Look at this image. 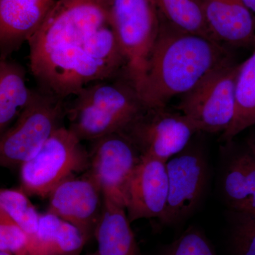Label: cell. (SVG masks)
Segmentation results:
<instances>
[{
	"mask_svg": "<svg viewBox=\"0 0 255 255\" xmlns=\"http://www.w3.org/2000/svg\"><path fill=\"white\" fill-rule=\"evenodd\" d=\"M114 38L109 0H58L28 41L38 88L65 100L105 80Z\"/></svg>",
	"mask_w": 255,
	"mask_h": 255,
	"instance_id": "6da1fadb",
	"label": "cell"
},
{
	"mask_svg": "<svg viewBox=\"0 0 255 255\" xmlns=\"http://www.w3.org/2000/svg\"><path fill=\"white\" fill-rule=\"evenodd\" d=\"M231 60L223 45L180 31L160 16L158 37L137 91L146 108L167 107Z\"/></svg>",
	"mask_w": 255,
	"mask_h": 255,
	"instance_id": "7a4b0ae2",
	"label": "cell"
},
{
	"mask_svg": "<svg viewBox=\"0 0 255 255\" xmlns=\"http://www.w3.org/2000/svg\"><path fill=\"white\" fill-rule=\"evenodd\" d=\"M75 97L66 117L69 130L81 141L122 132L146 109L126 74L90 84Z\"/></svg>",
	"mask_w": 255,
	"mask_h": 255,
	"instance_id": "3957f363",
	"label": "cell"
},
{
	"mask_svg": "<svg viewBox=\"0 0 255 255\" xmlns=\"http://www.w3.org/2000/svg\"><path fill=\"white\" fill-rule=\"evenodd\" d=\"M67 104L60 98L37 89L29 105L14 123L1 133L0 164L6 168L21 167L31 159L61 126Z\"/></svg>",
	"mask_w": 255,
	"mask_h": 255,
	"instance_id": "277c9868",
	"label": "cell"
},
{
	"mask_svg": "<svg viewBox=\"0 0 255 255\" xmlns=\"http://www.w3.org/2000/svg\"><path fill=\"white\" fill-rule=\"evenodd\" d=\"M110 22L127 60L126 75L137 90L158 37L155 0H109Z\"/></svg>",
	"mask_w": 255,
	"mask_h": 255,
	"instance_id": "5b68a950",
	"label": "cell"
},
{
	"mask_svg": "<svg viewBox=\"0 0 255 255\" xmlns=\"http://www.w3.org/2000/svg\"><path fill=\"white\" fill-rule=\"evenodd\" d=\"M90 152L71 130L61 127L39 151L20 167L21 189L48 197L58 184L90 168Z\"/></svg>",
	"mask_w": 255,
	"mask_h": 255,
	"instance_id": "8992f818",
	"label": "cell"
},
{
	"mask_svg": "<svg viewBox=\"0 0 255 255\" xmlns=\"http://www.w3.org/2000/svg\"><path fill=\"white\" fill-rule=\"evenodd\" d=\"M241 63L232 60L221 65L181 97L177 110L198 131L226 132L236 113V81Z\"/></svg>",
	"mask_w": 255,
	"mask_h": 255,
	"instance_id": "52a82bcc",
	"label": "cell"
},
{
	"mask_svg": "<svg viewBox=\"0 0 255 255\" xmlns=\"http://www.w3.org/2000/svg\"><path fill=\"white\" fill-rule=\"evenodd\" d=\"M197 132L186 116L165 107L146 108L121 133L133 142L142 157L167 162L184 151Z\"/></svg>",
	"mask_w": 255,
	"mask_h": 255,
	"instance_id": "ba28073f",
	"label": "cell"
},
{
	"mask_svg": "<svg viewBox=\"0 0 255 255\" xmlns=\"http://www.w3.org/2000/svg\"><path fill=\"white\" fill-rule=\"evenodd\" d=\"M87 172L100 184L104 196L126 209L128 188L142 155L133 142L121 132L92 140Z\"/></svg>",
	"mask_w": 255,
	"mask_h": 255,
	"instance_id": "9c48e42d",
	"label": "cell"
},
{
	"mask_svg": "<svg viewBox=\"0 0 255 255\" xmlns=\"http://www.w3.org/2000/svg\"><path fill=\"white\" fill-rule=\"evenodd\" d=\"M48 198V212L76 226L88 241L95 236L105 199L100 184L88 172L82 177L73 176L65 179Z\"/></svg>",
	"mask_w": 255,
	"mask_h": 255,
	"instance_id": "30bf717a",
	"label": "cell"
},
{
	"mask_svg": "<svg viewBox=\"0 0 255 255\" xmlns=\"http://www.w3.org/2000/svg\"><path fill=\"white\" fill-rule=\"evenodd\" d=\"M169 195L162 219L163 224H173L191 214L201 199L206 181L204 157L196 151L182 152L166 162Z\"/></svg>",
	"mask_w": 255,
	"mask_h": 255,
	"instance_id": "8fae6325",
	"label": "cell"
},
{
	"mask_svg": "<svg viewBox=\"0 0 255 255\" xmlns=\"http://www.w3.org/2000/svg\"><path fill=\"white\" fill-rule=\"evenodd\" d=\"M169 195L166 162L142 157L132 174L127 196L128 218L130 223L142 219L163 217Z\"/></svg>",
	"mask_w": 255,
	"mask_h": 255,
	"instance_id": "7c38bea8",
	"label": "cell"
},
{
	"mask_svg": "<svg viewBox=\"0 0 255 255\" xmlns=\"http://www.w3.org/2000/svg\"><path fill=\"white\" fill-rule=\"evenodd\" d=\"M58 0H0L1 59L19 49L45 21Z\"/></svg>",
	"mask_w": 255,
	"mask_h": 255,
	"instance_id": "4fadbf2b",
	"label": "cell"
},
{
	"mask_svg": "<svg viewBox=\"0 0 255 255\" xmlns=\"http://www.w3.org/2000/svg\"><path fill=\"white\" fill-rule=\"evenodd\" d=\"M213 39L224 46L253 44L255 16L243 0H201Z\"/></svg>",
	"mask_w": 255,
	"mask_h": 255,
	"instance_id": "5bb4252c",
	"label": "cell"
},
{
	"mask_svg": "<svg viewBox=\"0 0 255 255\" xmlns=\"http://www.w3.org/2000/svg\"><path fill=\"white\" fill-rule=\"evenodd\" d=\"M95 237L99 255H141L124 206L104 196Z\"/></svg>",
	"mask_w": 255,
	"mask_h": 255,
	"instance_id": "9a60e30c",
	"label": "cell"
},
{
	"mask_svg": "<svg viewBox=\"0 0 255 255\" xmlns=\"http://www.w3.org/2000/svg\"><path fill=\"white\" fill-rule=\"evenodd\" d=\"M34 90L28 88L22 65L9 58L0 60V132L11 127L29 105Z\"/></svg>",
	"mask_w": 255,
	"mask_h": 255,
	"instance_id": "2e32d148",
	"label": "cell"
},
{
	"mask_svg": "<svg viewBox=\"0 0 255 255\" xmlns=\"http://www.w3.org/2000/svg\"><path fill=\"white\" fill-rule=\"evenodd\" d=\"M223 188L233 211L255 213V155L251 151L248 149L232 159Z\"/></svg>",
	"mask_w": 255,
	"mask_h": 255,
	"instance_id": "e0dca14e",
	"label": "cell"
},
{
	"mask_svg": "<svg viewBox=\"0 0 255 255\" xmlns=\"http://www.w3.org/2000/svg\"><path fill=\"white\" fill-rule=\"evenodd\" d=\"M254 50L249 58L241 63L236 90V113L232 124L221 139L229 143L235 137L255 125V38Z\"/></svg>",
	"mask_w": 255,
	"mask_h": 255,
	"instance_id": "ac0fdd59",
	"label": "cell"
},
{
	"mask_svg": "<svg viewBox=\"0 0 255 255\" xmlns=\"http://www.w3.org/2000/svg\"><path fill=\"white\" fill-rule=\"evenodd\" d=\"M155 1L161 17L174 28L214 41L206 23L201 0Z\"/></svg>",
	"mask_w": 255,
	"mask_h": 255,
	"instance_id": "d6986e66",
	"label": "cell"
},
{
	"mask_svg": "<svg viewBox=\"0 0 255 255\" xmlns=\"http://www.w3.org/2000/svg\"><path fill=\"white\" fill-rule=\"evenodd\" d=\"M22 189H2L0 191V209L6 213L28 236L36 234L40 215Z\"/></svg>",
	"mask_w": 255,
	"mask_h": 255,
	"instance_id": "ffe728a7",
	"label": "cell"
},
{
	"mask_svg": "<svg viewBox=\"0 0 255 255\" xmlns=\"http://www.w3.org/2000/svg\"><path fill=\"white\" fill-rule=\"evenodd\" d=\"M232 244L235 255H255V213L234 211Z\"/></svg>",
	"mask_w": 255,
	"mask_h": 255,
	"instance_id": "44dd1931",
	"label": "cell"
},
{
	"mask_svg": "<svg viewBox=\"0 0 255 255\" xmlns=\"http://www.w3.org/2000/svg\"><path fill=\"white\" fill-rule=\"evenodd\" d=\"M87 241L78 228L63 219L46 255H80Z\"/></svg>",
	"mask_w": 255,
	"mask_h": 255,
	"instance_id": "7402d4cb",
	"label": "cell"
},
{
	"mask_svg": "<svg viewBox=\"0 0 255 255\" xmlns=\"http://www.w3.org/2000/svg\"><path fill=\"white\" fill-rule=\"evenodd\" d=\"M28 246L26 233L0 209V251L13 255H29Z\"/></svg>",
	"mask_w": 255,
	"mask_h": 255,
	"instance_id": "603a6c76",
	"label": "cell"
},
{
	"mask_svg": "<svg viewBox=\"0 0 255 255\" xmlns=\"http://www.w3.org/2000/svg\"><path fill=\"white\" fill-rule=\"evenodd\" d=\"M160 255H216L206 238L196 230L189 229Z\"/></svg>",
	"mask_w": 255,
	"mask_h": 255,
	"instance_id": "cb8c5ba5",
	"label": "cell"
},
{
	"mask_svg": "<svg viewBox=\"0 0 255 255\" xmlns=\"http://www.w3.org/2000/svg\"><path fill=\"white\" fill-rule=\"evenodd\" d=\"M248 149L255 155V129L248 138Z\"/></svg>",
	"mask_w": 255,
	"mask_h": 255,
	"instance_id": "d4e9b609",
	"label": "cell"
},
{
	"mask_svg": "<svg viewBox=\"0 0 255 255\" xmlns=\"http://www.w3.org/2000/svg\"><path fill=\"white\" fill-rule=\"evenodd\" d=\"M255 16V0H243Z\"/></svg>",
	"mask_w": 255,
	"mask_h": 255,
	"instance_id": "484cf974",
	"label": "cell"
},
{
	"mask_svg": "<svg viewBox=\"0 0 255 255\" xmlns=\"http://www.w3.org/2000/svg\"><path fill=\"white\" fill-rule=\"evenodd\" d=\"M0 255H13L7 251H0Z\"/></svg>",
	"mask_w": 255,
	"mask_h": 255,
	"instance_id": "4316f807",
	"label": "cell"
},
{
	"mask_svg": "<svg viewBox=\"0 0 255 255\" xmlns=\"http://www.w3.org/2000/svg\"><path fill=\"white\" fill-rule=\"evenodd\" d=\"M87 255H99V254H98V253H97V252H96V253H92V254Z\"/></svg>",
	"mask_w": 255,
	"mask_h": 255,
	"instance_id": "83f0119b",
	"label": "cell"
}]
</instances>
